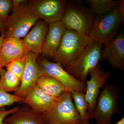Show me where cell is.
Returning a JSON list of instances; mask_svg holds the SVG:
<instances>
[{
	"label": "cell",
	"instance_id": "cell-1",
	"mask_svg": "<svg viewBox=\"0 0 124 124\" xmlns=\"http://www.w3.org/2000/svg\"><path fill=\"white\" fill-rule=\"evenodd\" d=\"M12 8V14L4 22V38H23L39 19L26 1Z\"/></svg>",
	"mask_w": 124,
	"mask_h": 124
},
{
	"label": "cell",
	"instance_id": "cell-2",
	"mask_svg": "<svg viewBox=\"0 0 124 124\" xmlns=\"http://www.w3.org/2000/svg\"><path fill=\"white\" fill-rule=\"evenodd\" d=\"M88 36L67 29L59 47L53 58L54 62L64 69L75 61L89 44L93 42Z\"/></svg>",
	"mask_w": 124,
	"mask_h": 124
},
{
	"label": "cell",
	"instance_id": "cell-3",
	"mask_svg": "<svg viewBox=\"0 0 124 124\" xmlns=\"http://www.w3.org/2000/svg\"><path fill=\"white\" fill-rule=\"evenodd\" d=\"M101 88L90 119H95L97 124H111L113 115L120 112L118 98L120 90L116 85L107 83Z\"/></svg>",
	"mask_w": 124,
	"mask_h": 124
},
{
	"label": "cell",
	"instance_id": "cell-4",
	"mask_svg": "<svg viewBox=\"0 0 124 124\" xmlns=\"http://www.w3.org/2000/svg\"><path fill=\"white\" fill-rule=\"evenodd\" d=\"M42 115L47 124H82L70 91L57 98L51 108Z\"/></svg>",
	"mask_w": 124,
	"mask_h": 124
},
{
	"label": "cell",
	"instance_id": "cell-5",
	"mask_svg": "<svg viewBox=\"0 0 124 124\" xmlns=\"http://www.w3.org/2000/svg\"><path fill=\"white\" fill-rule=\"evenodd\" d=\"M102 46L100 43L91 42L75 61L64 69L78 80L85 83L90 71L97 66L103 58Z\"/></svg>",
	"mask_w": 124,
	"mask_h": 124
},
{
	"label": "cell",
	"instance_id": "cell-6",
	"mask_svg": "<svg viewBox=\"0 0 124 124\" xmlns=\"http://www.w3.org/2000/svg\"><path fill=\"white\" fill-rule=\"evenodd\" d=\"M121 23H123L117 7L107 14L96 15L88 36L93 42L106 46L116 37Z\"/></svg>",
	"mask_w": 124,
	"mask_h": 124
},
{
	"label": "cell",
	"instance_id": "cell-7",
	"mask_svg": "<svg viewBox=\"0 0 124 124\" xmlns=\"http://www.w3.org/2000/svg\"><path fill=\"white\" fill-rule=\"evenodd\" d=\"M95 17L91 9L76 2H70L62 20L67 29L88 36Z\"/></svg>",
	"mask_w": 124,
	"mask_h": 124
},
{
	"label": "cell",
	"instance_id": "cell-8",
	"mask_svg": "<svg viewBox=\"0 0 124 124\" xmlns=\"http://www.w3.org/2000/svg\"><path fill=\"white\" fill-rule=\"evenodd\" d=\"M41 75L49 76L60 81L66 91H77L85 93L86 89L85 83L80 82L71 76L59 63L53 62L44 58L37 62Z\"/></svg>",
	"mask_w": 124,
	"mask_h": 124
},
{
	"label": "cell",
	"instance_id": "cell-9",
	"mask_svg": "<svg viewBox=\"0 0 124 124\" xmlns=\"http://www.w3.org/2000/svg\"><path fill=\"white\" fill-rule=\"evenodd\" d=\"M27 2L38 18L48 24L62 20L68 4L64 0H31Z\"/></svg>",
	"mask_w": 124,
	"mask_h": 124
},
{
	"label": "cell",
	"instance_id": "cell-10",
	"mask_svg": "<svg viewBox=\"0 0 124 124\" xmlns=\"http://www.w3.org/2000/svg\"><path fill=\"white\" fill-rule=\"evenodd\" d=\"M101 68L99 63L89 73L90 75V79L86 80L85 82L86 89L84 96L88 105L87 113L89 117L95 109L100 89L107 83L110 76V72H105Z\"/></svg>",
	"mask_w": 124,
	"mask_h": 124
},
{
	"label": "cell",
	"instance_id": "cell-11",
	"mask_svg": "<svg viewBox=\"0 0 124 124\" xmlns=\"http://www.w3.org/2000/svg\"><path fill=\"white\" fill-rule=\"evenodd\" d=\"M38 55L30 51L25 54L26 65L21 78V84L18 90L14 95L24 98L42 76L37 63Z\"/></svg>",
	"mask_w": 124,
	"mask_h": 124
},
{
	"label": "cell",
	"instance_id": "cell-12",
	"mask_svg": "<svg viewBox=\"0 0 124 124\" xmlns=\"http://www.w3.org/2000/svg\"><path fill=\"white\" fill-rule=\"evenodd\" d=\"M28 51L21 38H4L0 53V70L10 62L22 57Z\"/></svg>",
	"mask_w": 124,
	"mask_h": 124
},
{
	"label": "cell",
	"instance_id": "cell-13",
	"mask_svg": "<svg viewBox=\"0 0 124 124\" xmlns=\"http://www.w3.org/2000/svg\"><path fill=\"white\" fill-rule=\"evenodd\" d=\"M57 98L45 93L36 84L27 93L22 103L27 104L34 111L42 114L51 108Z\"/></svg>",
	"mask_w": 124,
	"mask_h": 124
},
{
	"label": "cell",
	"instance_id": "cell-14",
	"mask_svg": "<svg viewBox=\"0 0 124 124\" xmlns=\"http://www.w3.org/2000/svg\"><path fill=\"white\" fill-rule=\"evenodd\" d=\"M102 58L113 68L124 69V35L120 33L102 51Z\"/></svg>",
	"mask_w": 124,
	"mask_h": 124
},
{
	"label": "cell",
	"instance_id": "cell-15",
	"mask_svg": "<svg viewBox=\"0 0 124 124\" xmlns=\"http://www.w3.org/2000/svg\"><path fill=\"white\" fill-rule=\"evenodd\" d=\"M67 29L62 20L48 24V30L41 50L43 55L53 58Z\"/></svg>",
	"mask_w": 124,
	"mask_h": 124
},
{
	"label": "cell",
	"instance_id": "cell-16",
	"mask_svg": "<svg viewBox=\"0 0 124 124\" xmlns=\"http://www.w3.org/2000/svg\"><path fill=\"white\" fill-rule=\"evenodd\" d=\"M48 30V24L43 20L37 21L23 40L28 51L39 54Z\"/></svg>",
	"mask_w": 124,
	"mask_h": 124
},
{
	"label": "cell",
	"instance_id": "cell-17",
	"mask_svg": "<svg viewBox=\"0 0 124 124\" xmlns=\"http://www.w3.org/2000/svg\"><path fill=\"white\" fill-rule=\"evenodd\" d=\"M5 124H47L42 114L23 104L4 120Z\"/></svg>",
	"mask_w": 124,
	"mask_h": 124
},
{
	"label": "cell",
	"instance_id": "cell-18",
	"mask_svg": "<svg viewBox=\"0 0 124 124\" xmlns=\"http://www.w3.org/2000/svg\"><path fill=\"white\" fill-rule=\"evenodd\" d=\"M36 85L45 93L54 98L59 97L65 91V87L60 81L49 76L42 75Z\"/></svg>",
	"mask_w": 124,
	"mask_h": 124
},
{
	"label": "cell",
	"instance_id": "cell-19",
	"mask_svg": "<svg viewBox=\"0 0 124 124\" xmlns=\"http://www.w3.org/2000/svg\"><path fill=\"white\" fill-rule=\"evenodd\" d=\"M21 79L13 73L4 69L0 70V85L7 93L17 91L21 84Z\"/></svg>",
	"mask_w": 124,
	"mask_h": 124
},
{
	"label": "cell",
	"instance_id": "cell-20",
	"mask_svg": "<svg viewBox=\"0 0 124 124\" xmlns=\"http://www.w3.org/2000/svg\"><path fill=\"white\" fill-rule=\"evenodd\" d=\"M120 0H87L92 11L97 15L109 13L118 6Z\"/></svg>",
	"mask_w": 124,
	"mask_h": 124
},
{
	"label": "cell",
	"instance_id": "cell-21",
	"mask_svg": "<svg viewBox=\"0 0 124 124\" xmlns=\"http://www.w3.org/2000/svg\"><path fill=\"white\" fill-rule=\"evenodd\" d=\"M72 98L74 102L82 124H90V117L87 112L88 105L85 99L84 93L77 91H71Z\"/></svg>",
	"mask_w": 124,
	"mask_h": 124
},
{
	"label": "cell",
	"instance_id": "cell-22",
	"mask_svg": "<svg viewBox=\"0 0 124 124\" xmlns=\"http://www.w3.org/2000/svg\"><path fill=\"white\" fill-rule=\"evenodd\" d=\"M26 60L25 54L22 57L10 62L5 67L6 70L11 72L21 79L25 68Z\"/></svg>",
	"mask_w": 124,
	"mask_h": 124
},
{
	"label": "cell",
	"instance_id": "cell-23",
	"mask_svg": "<svg viewBox=\"0 0 124 124\" xmlns=\"http://www.w3.org/2000/svg\"><path fill=\"white\" fill-rule=\"evenodd\" d=\"M23 98L6 92L0 85V108L10 106L16 103H22Z\"/></svg>",
	"mask_w": 124,
	"mask_h": 124
},
{
	"label": "cell",
	"instance_id": "cell-24",
	"mask_svg": "<svg viewBox=\"0 0 124 124\" xmlns=\"http://www.w3.org/2000/svg\"><path fill=\"white\" fill-rule=\"evenodd\" d=\"M11 0H0V19L5 22L8 16L9 12L13 7Z\"/></svg>",
	"mask_w": 124,
	"mask_h": 124
},
{
	"label": "cell",
	"instance_id": "cell-25",
	"mask_svg": "<svg viewBox=\"0 0 124 124\" xmlns=\"http://www.w3.org/2000/svg\"><path fill=\"white\" fill-rule=\"evenodd\" d=\"M18 108L19 107H16L7 110L6 107L0 108V124H5L4 120L6 117L15 112Z\"/></svg>",
	"mask_w": 124,
	"mask_h": 124
},
{
	"label": "cell",
	"instance_id": "cell-26",
	"mask_svg": "<svg viewBox=\"0 0 124 124\" xmlns=\"http://www.w3.org/2000/svg\"><path fill=\"white\" fill-rule=\"evenodd\" d=\"M117 9L122 19V23L124 21V0H121L117 6Z\"/></svg>",
	"mask_w": 124,
	"mask_h": 124
},
{
	"label": "cell",
	"instance_id": "cell-27",
	"mask_svg": "<svg viewBox=\"0 0 124 124\" xmlns=\"http://www.w3.org/2000/svg\"><path fill=\"white\" fill-rule=\"evenodd\" d=\"M26 1L25 0H12L13 4L12 8H14V7L18 6L20 4L25 2Z\"/></svg>",
	"mask_w": 124,
	"mask_h": 124
},
{
	"label": "cell",
	"instance_id": "cell-28",
	"mask_svg": "<svg viewBox=\"0 0 124 124\" xmlns=\"http://www.w3.org/2000/svg\"><path fill=\"white\" fill-rule=\"evenodd\" d=\"M0 31L1 32V34L4 33V22L0 19Z\"/></svg>",
	"mask_w": 124,
	"mask_h": 124
},
{
	"label": "cell",
	"instance_id": "cell-29",
	"mask_svg": "<svg viewBox=\"0 0 124 124\" xmlns=\"http://www.w3.org/2000/svg\"><path fill=\"white\" fill-rule=\"evenodd\" d=\"M4 35L3 33H2L1 35L0 36V53L1 49V46L4 41Z\"/></svg>",
	"mask_w": 124,
	"mask_h": 124
},
{
	"label": "cell",
	"instance_id": "cell-30",
	"mask_svg": "<svg viewBox=\"0 0 124 124\" xmlns=\"http://www.w3.org/2000/svg\"><path fill=\"white\" fill-rule=\"evenodd\" d=\"M115 124H124V117H123L119 120V121L116 123Z\"/></svg>",
	"mask_w": 124,
	"mask_h": 124
},
{
	"label": "cell",
	"instance_id": "cell-31",
	"mask_svg": "<svg viewBox=\"0 0 124 124\" xmlns=\"http://www.w3.org/2000/svg\"></svg>",
	"mask_w": 124,
	"mask_h": 124
}]
</instances>
